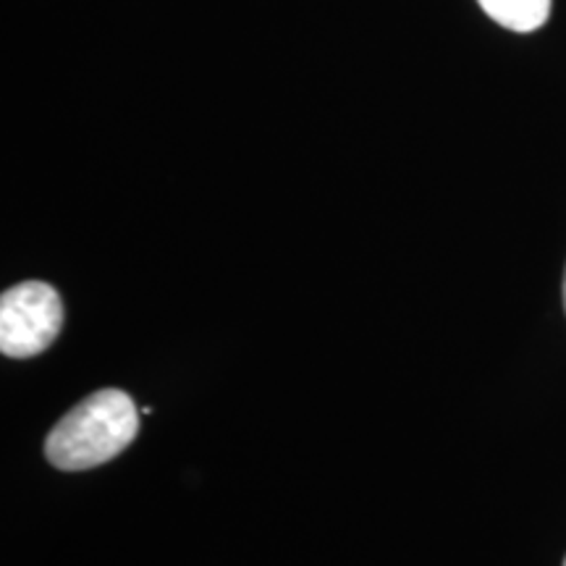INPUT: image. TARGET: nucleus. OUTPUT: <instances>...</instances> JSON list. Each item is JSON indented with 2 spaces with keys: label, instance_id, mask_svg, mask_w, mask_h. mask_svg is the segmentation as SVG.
Here are the masks:
<instances>
[{
  "label": "nucleus",
  "instance_id": "nucleus-1",
  "mask_svg": "<svg viewBox=\"0 0 566 566\" xmlns=\"http://www.w3.org/2000/svg\"><path fill=\"white\" fill-rule=\"evenodd\" d=\"M139 433L137 405L118 388L87 396L48 433V462L63 472H82L116 459Z\"/></svg>",
  "mask_w": 566,
  "mask_h": 566
},
{
  "label": "nucleus",
  "instance_id": "nucleus-2",
  "mask_svg": "<svg viewBox=\"0 0 566 566\" xmlns=\"http://www.w3.org/2000/svg\"><path fill=\"white\" fill-rule=\"evenodd\" d=\"M63 325L61 296L51 283L24 281L0 296V352L11 359L51 349Z\"/></svg>",
  "mask_w": 566,
  "mask_h": 566
},
{
  "label": "nucleus",
  "instance_id": "nucleus-3",
  "mask_svg": "<svg viewBox=\"0 0 566 566\" xmlns=\"http://www.w3.org/2000/svg\"><path fill=\"white\" fill-rule=\"evenodd\" d=\"M478 3L495 24L512 32H533L546 24L551 13V0H478Z\"/></svg>",
  "mask_w": 566,
  "mask_h": 566
},
{
  "label": "nucleus",
  "instance_id": "nucleus-4",
  "mask_svg": "<svg viewBox=\"0 0 566 566\" xmlns=\"http://www.w3.org/2000/svg\"><path fill=\"white\" fill-rule=\"evenodd\" d=\"M564 310H566V273H564Z\"/></svg>",
  "mask_w": 566,
  "mask_h": 566
},
{
  "label": "nucleus",
  "instance_id": "nucleus-5",
  "mask_svg": "<svg viewBox=\"0 0 566 566\" xmlns=\"http://www.w3.org/2000/svg\"><path fill=\"white\" fill-rule=\"evenodd\" d=\"M564 566H566V558H564Z\"/></svg>",
  "mask_w": 566,
  "mask_h": 566
}]
</instances>
